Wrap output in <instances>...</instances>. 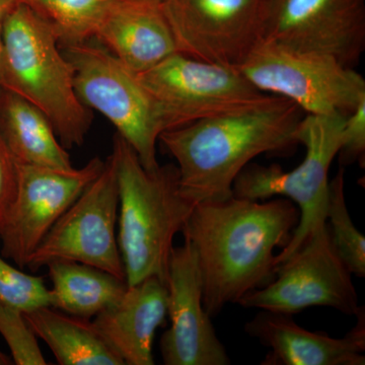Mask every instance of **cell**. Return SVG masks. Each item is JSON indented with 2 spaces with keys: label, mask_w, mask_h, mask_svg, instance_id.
Returning a JSON list of instances; mask_svg holds the SVG:
<instances>
[{
  "label": "cell",
  "mask_w": 365,
  "mask_h": 365,
  "mask_svg": "<svg viewBox=\"0 0 365 365\" xmlns=\"http://www.w3.org/2000/svg\"><path fill=\"white\" fill-rule=\"evenodd\" d=\"M18 163L0 133V230L16 196Z\"/></svg>",
  "instance_id": "26"
},
{
  "label": "cell",
  "mask_w": 365,
  "mask_h": 365,
  "mask_svg": "<svg viewBox=\"0 0 365 365\" xmlns=\"http://www.w3.org/2000/svg\"><path fill=\"white\" fill-rule=\"evenodd\" d=\"M42 19L56 34L60 46L95 38L115 0H16Z\"/></svg>",
  "instance_id": "21"
},
{
  "label": "cell",
  "mask_w": 365,
  "mask_h": 365,
  "mask_svg": "<svg viewBox=\"0 0 365 365\" xmlns=\"http://www.w3.org/2000/svg\"><path fill=\"white\" fill-rule=\"evenodd\" d=\"M37 337L61 365H125L93 322L43 307L25 314Z\"/></svg>",
  "instance_id": "19"
},
{
  "label": "cell",
  "mask_w": 365,
  "mask_h": 365,
  "mask_svg": "<svg viewBox=\"0 0 365 365\" xmlns=\"http://www.w3.org/2000/svg\"><path fill=\"white\" fill-rule=\"evenodd\" d=\"M61 49L73 68L81 102L114 125L146 170L158 169L157 143L165 124L157 102L137 73L98 43L88 41L61 46Z\"/></svg>",
  "instance_id": "6"
},
{
  "label": "cell",
  "mask_w": 365,
  "mask_h": 365,
  "mask_svg": "<svg viewBox=\"0 0 365 365\" xmlns=\"http://www.w3.org/2000/svg\"><path fill=\"white\" fill-rule=\"evenodd\" d=\"M0 334L6 340L11 359L16 365L47 364L41 351L37 336L16 307L0 302Z\"/></svg>",
  "instance_id": "24"
},
{
  "label": "cell",
  "mask_w": 365,
  "mask_h": 365,
  "mask_svg": "<svg viewBox=\"0 0 365 365\" xmlns=\"http://www.w3.org/2000/svg\"><path fill=\"white\" fill-rule=\"evenodd\" d=\"M262 93L287 98L309 115L349 116L365 100V81L333 57L261 41L237 67Z\"/></svg>",
  "instance_id": "7"
},
{
  "label": "cell",
  "mask_w": 365,
  "mask_h": 365,
  "mask_svg": "<svg viewBox=\"0 0 365 365\" xmlns=\"http://www.w3.org/2000/svg\"><path fill=\"white\" fill-rule=\"evenodd\" d=\"M237 304L290 316L312 307H332L347 316L360 309L352 274L334 249L327 223L276 267L268 285L245 295Z\"/></svg>",
  "instance_id": "10"
},
{
  "label": "cell",
  "mask_w": 365,
  "mask_h": 365,
  "mask_svg": "<svg viewBox=\"0 0 365 365\" xmlns=\"http://www.w3.org/2000/svg\"><path fill=\"white\" fill-rule=\"evenodd\" d=\"M16 2V0H0V26L2 25V21L6 18V14Z\"/></svg>",
  "instance_id": "27"
},
{
  "label": "cell",
  "mask_w": 365,
  "mask_h": 365,
  "mask_svg": "<svg viewBox=\"0 0 365 365\" xmlns=\"http://www.w3.org/2000/svg\"><path fill=\"white\" fill-rule=\"evenodd\" d=\"M2 88L26 98L50 120L66 148L83 145L93 112L74 86L73 68L49 25L16 1L1 25Z\"/></svg>",
  "instance_id": "4"
},
{
  "label": "cell",
  "mask_w": 365,
  "mask_h": 365,
  "mask_svg": "<svg viewBox=\"0 0 365 365\" xmlns=\"http://www.w3.org/2000/svg\"><path fill=\"white\" fill-rule=\"evenodd\" d=\"M170 328L160 347L165 365H228L211 317L203 306L202 281L195 251L187 240L173 248L167 280Z\"/></svg>",
  "instance_id": "14"
},
{
  "label": "cell",
  "mask_w": 365,
  "mask_h": 365,
  "mask_svg": "<svg viewBox=\"0 0 365 365\" xmlns=\"http://www.w3.org/2000/svg\"><path fill=\"white\" fill-rule=\"evenodd\" d=\"M11 364H13V362L11 361V359L6 356L4 353L0 351V365H9Z\"/></svg>",
  "instance_id": "29"
},
{
  "label": "cell",
  "mask_w": 365,
  "mask_h": 365,
  "mask_svg": "<svg viewBox=\"0 0 365 365\" xmlns=\"http://www.w3.org/2000/svg\"><path fill=\"white\" fill-rule=\"evenodd\" d=\"M365 153V100L357 109L345 118L342 132V143L339 150L343 165L354 162L364 163Z\"/></svg>",
  "instance_id": "25"
},
{
  "label": "cell",
  "mask_w": 365,
  "mask_h": 365,
  "mask_svg": "<svg viewBox=\"0 0 365 365\" xmlns=\"http://www.w3.org/2000/svg\"><path fill=\"white\" fill-rule=\"evenodd\" d=\"M112 155L119 192L118 245L127 284L151 276L167 283L173 242L195 204L182 195L177 165L146 170L119 134Z\"/></svg>",
  "instance_id": "3"
},
{
  "label": "cell",
  "mask_w": 365,
  "mask_h": 365,
  "mask_svg": "<svg viewBox=\"0 0 365 365\" xmlns=\"http://www.w3.org/2000/svg\"><path fill=\"white\" fill-rule=\"evenodd\" d=\"M262 41L354 68L365 49V0H266Z\"/></svg>",
  "instance_id": "13"
},
{
  "label": "cell",
  "mask_w": 365,
  "mask_h": 365,
  "mask_svg": "<svg viewBox=\"0 0 365 365\" xmlns=\"http://www.w3.org/2000/svg\"><path fill=\"white\" fill-rule=\"evenodd\" d=\"M4 76V49H2L1 26H0V86L2 85Z\"/></svg>",
  "instance_id": "28"
},
{
  "label": "cell",
  "mask_w": 365,
  "mask_h": 365,
  "mask_svg": "<svg viewBox=\"0 0 365 365\" xmlns=\"http://www.w3.org/2000/svg\"><path fill=\"white\" fill-rule=\"evenodd\" d=\"M299 216L283 197L260 202L232 196L194 206L182 232L195 251L211 318L274 279V251L287 246Z\"/></svg>",
  "instance_id": "1"
},
{
  "label": "cell",
  "mask_w": 365,
  "mask_h": 365,
  "mask_svg": "<svg viewBox=\"0 0 365 365\" xmlns=\"http://www.w3.org/2000/svg\"><path fill=\"white\" fill-rule=\"evenodd\" d=\"M46 267L52 282L50 307L78 318H95L128 287L126 280L78 262L52 261Z\"/></svg>",
  "instance_id": "20"
},
{
  "label": "cell",
  "mask_w": 365,
  "mask_h": 365,
  "mask_svg": "<svg viewBox=\"0 0 365 365\" xmlns=\"http://www.w3.org/2000/svg\"><path fill=\"white\" fill-rule=\"evenodd\" d=\"M345 118L340 114H307L295 132L297 143L306 148V157L299 167L284 172L278 165L249 163L235 180V198L264 201L283 197L299 209V225L287 246L276 255V267L297 251L317 228L326 225L329 170L339 153Z\"/></svg>",
  "instance_id": "5"
},
{
  "label": "cell",
  "mask_w": 365,
  "mask_h": 365,
  "mask_svg": "<svg viewBox=\"0 0 365 365\" xmlns=\"http://www.w3.org/2000/svg\"><path fill=\"white\" fill-rule=\"evenodd\" d=\"M167 283L155 276L130 285L93 325L125 365H153L155 332L168 317Z\"/></svg>",
  "instance_id": "17"
},
{
  "label": "cell",
  "mask_w": 365,
  "mask_h": 365,
  "mask_svg": "<svg viewBox=\"0 0 365 365\" xmlns=\"http://www.w3.org/2000/svg\"><path fill=\"white\" fill-rule=\"evenodd\" d=\"M345 170L329 182L326 223L334 249L352 275L365 276V237L353 225L345 200Z\"/></svg>",
  "instance_id": "22"
},
{
  "label": "cell",
  "mask_w": 365,
  "mask_h": 365,
  "mask_svg": "<svg viewBox=\"0 0 365 365\" xmlns=\"http://www.w3.org/2000/svg\"><path fill=\"white\" fill-rule=\"evenodd\" d=\"M0 133L19 165L69 170L66 148L47 116L26 98L0 86Z\"/></svg>",
  "instance_id": "18"
},
{
  "label": "cell",
  "mask_w": 365,
  "mask_h": 365,
  "mask_svg": "<svg viewBox=\"0 0 365 365\" xmlns=\"http://www.w3.org/2000/svg\"><path fill=\"white\" fill-rule=\"evenodd\" d=\"M0 302L26 314L50 307V289L42 277L23 272L0 256Z\"/></svg>",
  "instance_id": "23"
},
{
  "label": "cell",
  "mask_w": 365,
  "mask_h": 365,
  "mask_svg": "<svg viewBox=\"0 0 365 365\" xmlns=\"http://www.w3.org/2000/svg\"><path fill=\"white\" fill-rule=\"evenodd\" d=\"M119 192L112 153L104 169L53 225L26 267L39 270L50 262L73 261L126 280L118 245Z\"/></svg>",
  "instance_id": "9"
},
{
  "label": "cell",
  "mask_w": 365,
  "mask_h": 365,
  "mask_svg": "<svg viewBox=\"0 0 365 365\" xmlns=\"http://www.w3.org/2000/svg\"><path fill=\"white\" fill-rule=\"evenodd\" d=\"M178 50L237 68L262 41L266 0H160Z\"/></svg>",
  "instance_id": "12"
},
{
  "label": "cell",
  "mask_w": 365,
  "mask_h": 365,
  "mask_svg": "<svg viewBox=\"0 0 365 365\" xmlns=\"http://www.w3.org/2000/svg\"><path fill=\"white\" fill-rule=\"evenodd\" d=\"M137 76L157 102L165 131L244 111L270 96L255 88L235 67L210 63L181 52Z\"/></svg>",
  "instance_id": "8"
},
{
  "label": "cell",
  "mask_w": 365,
  "mask_h": 365,
  "mask_svg": "<svg viewBox=\"0 0 365 365\" xmlns=\"http://www.w3.org/2000/svg\"><path fill=\"white\" fill-rule=\"evenodd\" d=\"M304 111L270 95L244 111L199 120L163 132L160 141L176 160L182 195L194 204L232 196V185L252 160L297 145Z\"/></svg>",
  "instance_id": "2"
},
{
  "label": "cell",
  "mask_w": 365,
  "mask_h": 365,
  "mask_svg": "<svg viewBox=\"0 0 365 365\" xmlns=\"http://www.w3.org/2000/svg\"><path fill=\"white\" fill-rule=\"evenodd\" d=\"M356 325L340 339L311 332L290 314L261 311L245 330L270 349L263 365H364L365 313L360 307Z\"/></svg>",
  "instance_id": "15"
},
{
  "label": "cell",
  "mask_w": 365,
  "mask_h": 365,
  "mask_svg": "<svg viewBox=\"0 0 365 365\" xmlns=\"http://www.w3.org/2000/svg\"><path fill=\"white\" fill-rule=\"evenodd\" d=\"M93 39L135 73L179 52L160 0H115Z\"/></svg>",
  "instance_id": "16"
},
{
  "label": "cell",
  "mask_w": 365,
  "mask_h": 365,
  "mask_svg": "<svg viewBox=\"0 0 365 365\" xmlns=\"http://www.w3.org/2000/svg\"><path fill=\"white\" fill-rule=\"evenodd\" d=\"M104 165L105 160L98 158L69 170L18 163L16 196L0 230L2 256L26 267L46 235Z\"/></svg>",
  "instance_id": "11"
}]
</instances>
